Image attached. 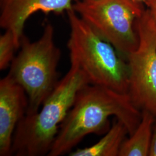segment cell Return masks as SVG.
<instances>
[{"label":"cell","instance_id":"cell-1","mask_svg":"<svg viewBox=\"0 0 156 156\" xmlns=\"http://www.w3.org/2000/svg\"><path fill=\"white\" fill-rule=\"evenodd\" d=\"M112 116L124 124L131 135L140 122L142 112L128 94L86 84L78 91L48 156L69 154L88 135L105 134Z\"/></svg>","mask_w":156,"mask_h":156},{"label":"cell","instance_id":"cell-2","mask_svg":"<svg viewBox=\"0 0 156 156\" xmlns=\"http://www.w3.org/2000/svg\"><path fill=\"white\" fill-rule=\"evenodd\" d=\"M87 84L83 73L71 66L39 111L25 115L17 124L11 156H48L78 91Z\"/></svg>","mask_w":156,"mask_h":156},{"label":"cell","instance_id":"cell-3","mask_svg":"<svg viewBox=\"0 0 156 156\" xmlns=\"http://www.w3.org/2000/svg\"><path fill=\"white\" fill-rule=\"evenodd\" d=\"M67 13L70 26L67 48L71 66L81 70L90 84L128 94L129 70L127 62L73 9Z\"/></svg>","mask_w":156,"mask_h":156},{"label":"cell","instance_id":"cell-4","mask_svg":"<svg viewBox=\"0 0 156 156\" xmlns=\"http://www.w3.org/2000/svg\"><path fill=\"white\" fill-rule=\"evenodd\" d=\"M20 48L8 75L25 90L28 100L26 115H30L39 111L60 81L57 68L61 51L55 43L54 27L49 23L35 41L23 35Z\"/></svg>","mask_w":156,"mask_h":156},{"label":"cell","instance_id":"cell-5","mask_svg":"<svg viewBox=\"0 0 156 156\" xmlns=\"http://www.w3.org/2000/svg\"><path fill=\"white\" fill-rule=\"evenodd\" d=\"M73 9L101 38L124 56L137 48V23L145 11L140 2L79 0Z\"/></svg>","mask_w":156,"mask_h":156},{"label":"cell","instance_id":"cell-6","mask_svg":"<svg viewBox=\"0 0 156 156\" xmlns=\"http://www.w3.org/2000/svg\"><path fill=\"white\" fill-rule=\"evenodd\" d=\"M139 44L127 57L128 94L135 106L156 118V24L145 10L137 23Z\"/></svg>","mask_w":156,"mask_h":156},{"label":"cell","instance_id":"cell-7","mask_svg":"<svg viewBox=\"0 0 156 156\" xmlns=\"http://www.w3.org/2000/svg\"><path fill=\"white\" fill-rule=\"evenodd\" d=\"M28 97L22 87L8 75L0 80V156H11L17 124L26 115Z\"/></svg>","mask_w":156,"mask_h":156},{"label":"cell","instance_id":"cell-8","mask_svg":"<svg viewBox=\"0 0 156 156\" xmlns=\"http://www.w3.org/2000/svg\"><path fill=\"white\" fill-rule=\"evenodd\" d=\"M79 0H0V26L12 31L20 46L24 25L37 12L57 14L72 9Z\"/></svg>","mask_w":156,"mask_h":156},{"label":"cell","instance_id":"cell-9","mask_svg":"<svg viewBox=\"0 0 156 156\" xmlns=\"http://www.w3.org/2000/svg\"><path fill=\"white\" fill-rule=\"evenodd\" d=\"M128 131L124 124L115 117V122L98 142L90 147L78 149L70 156H117Z\"/></svg>","mask_w":156,"mask_h":156},{"label":"cell","instance_id":"cell-10","mask_svg":"<svg viewBox=\"0 0 156 156\" xmlns=\"http://www.w3.org/2000/svg\"><path fill=\"white\" fill-rule=\"evenodd\" d=\"M155 119L150 112L142 111L140 122L134 133L124 141L119 156H149Z\"/></svg>","mask_w":156,"mask_h":156},{"label":"cell","instance_id":"cell-11","mask_svg":"<svg viewBox=\"0 0 156 156\" xmlns=\"http://www.w3.org/2000/svg\"><path fill=\"white\" fill-rule=\"evenodd\" d=\"M20 48L13 33L5 30L0 36V70L4 71L10 67L15 56V50Z\"/></svg>","mask_w":156,"mask_h":156},{"label":"cell","instance_id":"cell-12","mask_svg":"<svg viewBox=\"0 0 156 156\" xmlns=\"http://www.w3.org/2000/svg\"><path fill=\"white\" fill-rule=\"evenodd\" d=\"M149 156H156V118L153 126L152 136Z\"/></svg>","mask_w":156,"mask_h":156},{"label":"cell","instance_id":"cell-13","mask_svg":"<svg viewBox=\"0 0 156 156\" xmlns=\"http://www.w3.org/2000/svg\"><path fill=\"white\" fill-rule=\"evenodd\" d=\"M144 2L147 6L150 15L156 24V0H145Z\"/></svg>","mask_w":156,"mask_h":156},{"label":"cell","instance_id":"cell-14","mask_svg":"<svg viewBox=\"0 0 156 156\" xmlns=\"http://www.w3.org/2000/svg\"><path fill=\"white\" fill-rule=\"evenodd\" d=\"M135 1H137V2H141V1H145V0H134Z\"/></svg>","mask_w":156,"mask_h":156}]
</instances>
